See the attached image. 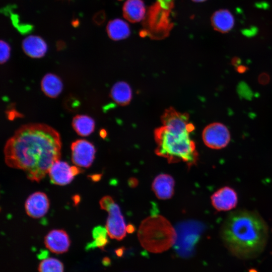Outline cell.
<instances>
[{
	"label": "cell",
	"instance_id": "7",
	"mask_svg": "<svg viewBox=\"0 0 272 272\" xmlns=\"http://www.w3.org/2000/svg\"><path fill=\"white\" fill-rule=\"evenodd\" d=\"M72 160L77 166L88 168L95 158L94 145L85 140H78L72 144Z\"/></svg>",
	"mask_w": 272,
	"mask_h": 272
},
{
	"label": "cell",
	"instance_id": "10",
	"mask_svg": "<svg viewBox=\"0 0 272 272\" xmlns=\"http://www.w3.org/2000/svg\"><path fill=\"white\" fill-rule=\"evenodd\" d=\"M44 244L51 252L61 254L68 250L70 246V240L65 231L53 230L45 236Z\"/></svg>",
	"mask_w": 272,
	"mask_h": 272
},
{
	"label": "cell",
	"instance_id": "12",
	"mask_svg": "<svg viewBox=\"0 0 272 272\" xmlns=\"http://www.w3.org/2000/svg\"><path fill=\"white\" fill-rule=\"evenodd\" d=\"M174 180L173 177L166 174H161L154 180L152 189L157 197L161 199L172 197L174 194Z\"/></svg>",
	"mask_w": 272,
	"mask_h": 272
},
{
	"label": "cell",
	"instance_id": "31",
	"mask_svg": "<svg viewBox=\"0 0 272 272\" xmlns=\"http://www.w3.org/2000/svg\"><path fill=\"white\" fill-rule=\"evenodd\" d=\"M194 2H203V1H205L206 0H192Z\"/></svg>",
	"mask_w": 272,
	"mask_h": 272
},
{
	"label": "cell",
	"instance_id": "1",
	"mask_svg": "<svg viewBox=\"0 0 272 272\" xmlns=\"http://www.w3.org/2000/svg\"><path fill=\"white\" fill-rule=\"evenodd\" d=\"M61 142L58 132L43 123L21 126L7 142L5 161L9 167L23 170L32 181L39 182L59 160Z\"/></svg>",
	"mask_w": 272,
	"mask_h": 272
},
{
	"label": "cell",
	"instance_id": "27",
	"mask_svg": "<svg viewBox=\"0 0 272 272\" xmlns=\"http://www.w3.org/2000/svg\"><path fill=\"white\" fill-rule=\"evenodd\" d=\"M92 179L94 181H97L100 179L101 178V175L100 174H95L92 176Z\"/></svg>",
	"mask_w": 272,
	"mask_h": 272
},
{
	"label": "cell",
	"instance_id": "28",
	"mask_svg": "<svg viewBox=\"0 0 272 272\" xmlns=\"http://www.w3.org/2000/svg\"><path fill=\"white\" fill-rule=\"evenodd\" d=\"M246 70V67L243 66H240L238 69V71L240 73L245 72Z\"/></svg>",
	"mask_w": 272,
	"mask_h": 272
},
{
	"label": "cell",
	"instance_id": "21",
	"mask_svg": "<svg viewBox=\"0 0 272 272\" xmlns=\"http://www.w3.org/2000/svg\"><path fill=\"white\" fill-rule=\"evenodd\" d=\"M108 243V239L107 235H101L94 238V241L89 243L87 246L88 248H93L98 247L102 250L104 249L105 246Z\"/></svg>",
	"mask_w": 272,
	"mask_h": 272
},
{
	"label": "cell",
	"instance_id": "14",
	"mask_svg": "<svg viewBox=\"0 0 272 272\" xmlns=\"http://www.w3.org/2000/svg\"><path fill=\"white\" fill-rule=\"evenodd\" d=\"M234 21L233 15L227 9L217 11L211 17V23L214 29L222 33L230 31L234 27Z\"/></svg>",
	"mask_w": 272,
	"mask_h": 272
},
{
	"label": "cell",
	"instance_id": "3",
	"mask_svg": "<svg viewBox=\"0 0 272 272\" xmlns=\"http://www.w3.org/2000/svg\"><path fill=\"white\" fill-rule=\"evenodd\" d=\"M189 116L176 114L168 118L163 126L154 131L157 145L155 153L166 158L169 163L186 162L188 167L196 164L198 154L189 133L194 129Z\"/></svg>",
	"mask_w": 272,
	"mask_h": 272
},
{
	"label": "cell",
	"instance_id": "5",
	"mask_svg": "<svg viewBox=\"0 0 272 272\" xmlns=\"http://www.w3.org/2000/svg\"><path fill=\"white\" fill-rule=\"evenodd\" d=\"M202 138L205 144L209 148L221 149L228 145L231 136L229 130L224 124L213 122L204 128Z\"/></svg>",
	"mask_w": 272,
	"mask_h": 272
},
{
	"label": "cell",
	"instance_id": "16",
	"mask_svg": "<svg viewBox=\"0 0 272 272\" xmlns=\"http://www.w3.org/2000/svg\"><path fill=\"white\" fill-rule=\"evenodd\" d=\"M110 96L113 100L121 106L128 105L132 98V91L129 85L123 81L115 83L112 87Z\"/></svg>",
	"mask_w": 272,
	"mask_h": 272
},
{
	"label": "cell",
	"instance_id": "13",
	"mask_svg": "<svg viewBox=\"0 0 272 272\" xmlns=\"http://www.w3.org/2000/svg\"><path fill=\"white\" fill-rule=\"evenodd\" d=\"M24 52L33 58H40L46 52L47 46L45 41L40 37L30 35L26 37L22 42Z\"/></svg>",
	"mask_w": 272,
	"mask_h": 272
},
{
	"label": "cell",
	"instance_id": "24",
	"mask_svg": "<svg viewBox=\"0 0 272 272\" xmlns=\"http://www.w3.org/2000/svg\"><path fill=\"white\" fill-rule=\"evenodd\" d=\"M107 231L106 228L99 226L95 227L92 231V236L93 238H95L101 235H107Z\"/></svg>",
	"mask_w": 272,
	"mask_h": 272
},
{
	"label": "cell",
	"instance_id": "26",
	"mask_svg": "<svg viewBox=\"0 0 272 272\" xmlns=\"http://www.w3.org/2000/svg\"><path fill=\"white\" fill-rule=\"evenodd\" d=\"M126 232L128 233H132L135 230V227L132 224H129L126 227Z\"/></svg>",
	"mask_w": 272,
	"mask_h": 272
},
{
	"label": "cell",
	"instance_id": "6",
	"mask_svg": "<svg viewBox=\"0 0 272 272\" xmlns=\"http://www.w3.org/2000/svg\"><path fill=\"white\" fill-rule=\"evenodd\" d=\"M106 211L108 212L106 224L108 235L111 239L117 240L123 239L126 236V230L124 218L119 207L114 202Z\"/></svg>",
	"mask_w": 272,
	"mask_h": 272
},
{
	"label": "cell",
	"instance_id": "15",
	"mask_svg": "<svg viewBox=\"0 0 272 272\" xmlns=\"http://www.w3.org/2000/svg\"><path fill=\"white\" fill-rule=\"evenodd\" d=\"M124 17L131 22L142 20L145 14V7L142 0H126L123 7Z\"/></svg>",
	"mask_w": 272,
	"mask_h": 272
},
{
	"label": "cell",
	"instance_id": "11",
	"mask_svg": "<svg viewBox=\"0 0 272 272\" xmlns=\"http://www.w3.org/2000/svg\"><path fill=\"white\" fill-rule=\"evenodd\" d=\"M51 182L58 185H65L74 179L71 167L65 162L56 161L48 171Z\"/></svg>",
	"mask_w": 272,
	"mask_h": 272
},
{
	"label": "cell",
	"instance_id": "9",
	"mask_svg": "<svg viewBox=\"0 0 272 272\" xmlns=\"http://www.w3.org/2000/svg\"><path fill=\"white\" fill-rule=\"evenodd\" d=\"M49 207V199L45 193L42 192H36L31 194L25 204L27 214L33 218L43 217L47 213Z\"/></svg>",
	"mask_w": 272,
	"mask_h": 272
},
{
	"label": "cell",
	"instance_id": "30",
	"mask_svg": "<svg viewBox=\"0 0 272 272\" xmlns=\"http://www.w3.org/2000/svg\"><path fill=\"white\" fill-rule=\"evenodd\" d=\"M248 272H258L256 269L252 268L250 269L248 271Z\"/></svg>",
	"mask_w": 272,
	"mask_h": 272
},
{
	"label": "cell",
	"instance_id": "19",
	"mask_svg": "<svg viewBox=\"0 0 272 272\" xmlns=\"http://www.w3.org/2000/svg\"><path fill=\"white\" fill-rule=\"evenodd\" d=\"M72 125L78 134L85 137L90 135L94 131L95 122L90 116L78 115L73 118Z\"/></svg>",
	"mask_w": 272,
	"mask_h": 272
},
{
	"label": "cell",
	"instance_id": "29",
	"mask_svg": "<svg viewBox=\"0 0 272 272\" xmlns=\"http://www.w3.org/2000/svg\"><path fill=\"white\" fill-rule=\"evenodd\" d=\"M100 135L102 138L105 137V135H106L105 131L104 130H103H103H101V132H100Z\"/></svg>",
	"mask_w": 272,
	"mask_h": 272
},
{
	"label": "cell",
	"instance_id": "18",
	"mask_svg": "<svg viewBox=\"0 0 272 272\" xmlns=\"http://www.w3.org/2000/svg\"><path fill=\"white\" fill-rule=\"evenodd\" d=\"M107 31L109 37L114 40L125 39L130 34L128 25L119 19L110 21L107 26Z\"/></svg>",
	"mask_w": 272,
	"mask_h": 272
},
{
	"label": "cell",
	"instance_id": "20",
	"mask_svg": "<svg viewBox=\"0 0 272 272\" xmlns=\"http://www.w3.org/2000/svg\"><path fill=\"white\" fill-rule=\"evenodd\" d=\"M38 270L39 272H63V265L57 259L47 258L40 262Z\"/></svg>",
	"mask_w": 272,
	"mask_h": 272
},
{
	"label": "cell",
	"instance_id": "4",
	"mask_svg": "<svg viewBox=\"0 0 272 272\" xmlns=\"http://www.w3.org/2000/svg\"><path fill=\"white\" fill-rule=\"evenodd\" d=\"M142 246L153 253L169 249L176 242L177 234L170 223L164 217L153 215L144 220L138 232Z\"/></svg>",
	"mask_w": 272,
	"mask_h": 272
},
{
	"label": "cell",
	"instance_id": "2",
	"mask_svg": "<svg viewBox=\"0 0 272 272\" xmlns=\"http://www.w3.org/2000/svg\"><path fill=\"white\" fill-rule=\"evenodd\" d=\"M222 241L234 256L249 259L264 249L268 237L266 222L257 213L247 210L232 212L220 229Z\"/></svg>",
	"mask_w": 272,
	"mask_h": 272
},
{
	"label": "cell",
	"instance_id": "22",
	"mask_svg": "<svg viewBox=\"0 0 272 272\" xmlns=\"http://www.w3.org/2000/svg\"><path fill=\"white\" fill-rule=\"evenodd\" d=\"M1 63L6 62L10 56V47L8 43L1 40Z\"/></svg>",
	"mask_w": 272,
	"mask_h": 272
},
{
	"label": "cell",
	"instance_id": "23",
	"mask_svg": "<svg viewBox=\"0 0 272 272\" xmlns=\"http://www.w3.org/2000/svg\"><path fill=\"white\" fill-rule=\"evenodd\" d=\"M114 202V201L110 196L107 195L101 199L99 203L101 209L106 211L108 207Z\"/></svg>",
	"mask_w": 272,
	"mask_h": 272
},
{
	"label": "cell",
	"instance_id": "25",
	"mask_svg": "<svg viewBox=\"0 0 272 272\" xmlns=\"http://www.w3.org/2000/svg\"><path fill=\"white\" fill-rule=\"evenodd\" d=\"M138 179L134 177L130 178L128 181L129 186L132 188L135 187L138 185Z\"/></svg>",
	"mask_w": 272,
	"mask_h": 272
},
{
	"label": "cell",
	"instance_id": "17",
	"mask_svg": "<svg viewBox=\"0 0 272 272\" xmlns=\"http://www.w3.org/2000/svg\"><path fill=\"white\" fill-rule=\"evenodd\" d=\"M41 86L46 96L55 98L61 93L63 86L59 77L54 74H47L43 78Z\"/></svg>",
	"mask_w": 272,
	"mask_h": 272
},
{
	"label": "cell",
	"instance_id": "8",
	"mask_svg": "<svg viewBox=\"0 0 272 272\" xmlns=\"http://www.w3.org/2000/svg\"><path fill=\"white\" fill-rule=\"evenodd\" d=\"M211 203L218 211H228L234 209L238 203L236 191L231 187L226 186L215 191L211 196Z\"/></svg>",
	"mask_w": 272,
	"mask_h": 272
}]
</instances>
